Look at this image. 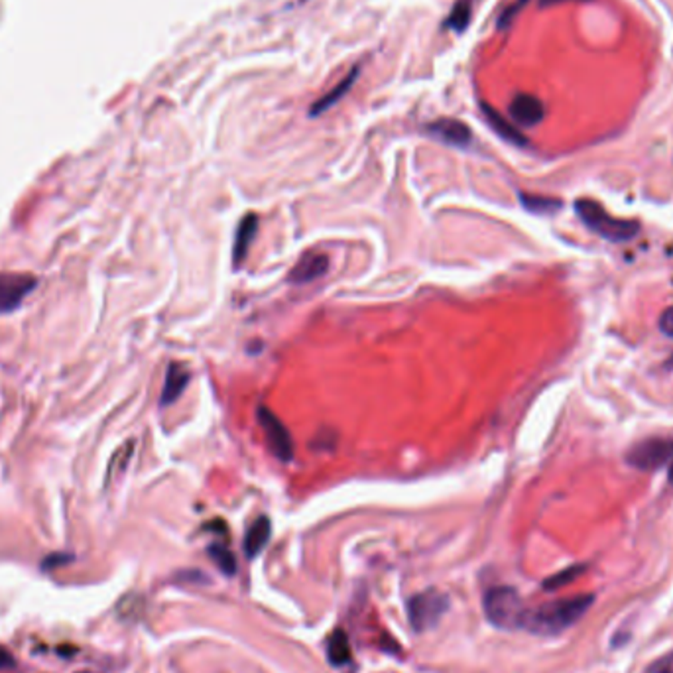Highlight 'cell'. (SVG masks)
<instances>
[{"instance_id":"cell-3","label":"cell","mask_w":673,"mask_h":673,"mask_svg":"<svg viewBox=\"0 0 673 673\" xmlns=\"http://www.w3.org/2000/svg\"><path fill=\"white\" fill-rule=\"evenodd\" d=\"M483 608L487 621L500 630L523 628L528 616V608L522 596L512 587H493L485 593Z\"/></svg>"},{"instance_id":"cell-24","label":"cell","mask_w":673,"mask_h":673,"mask_svg":"<svg viewBox=\"0 0 673 673\" xmlns=\"http://www.w3.org/2000/svg\"><path fill=\"white\" fill-rule=\"evenodd\" d=\"M14 666V656L6 648L0 646V669H8Z\"/></svg>"},{"instance_id":"cell-23","label":"cell","mask_w":673,"mask_h":673,"mask_svg":"<svg viewBox=\"0 0 673 673\" xmlns=\"http://www.w3.org/2000/svg\"><path fill=\"white\" fill-rule=\"evenodd\" d=\"M658 327L661 333H664L666 337L673 339V305L664 309V314L659 315V322H658Z\"/></svg>"},{"instance_id":"cell-12","label":"cell","mask_w":673,"mask_h":673,"mask_svg":"<svg viewBox=\"0 0 673 673\" xmlns=\"http://www.w3.org/2000/svg\"><path fill=\"white\" fill-rule=\"evenodd\" d=\"M189 380H191V372L184 365L172 362V365L168 367V372H166L164 390H162V405L174 404L181 396V394L186 392Z\"/></svg>"},{"instance_id":"cell-16","label":"cell","mask_w":673,"mask_h":673,"mask_svg":"<svg viewBox=\"0 0 673 673\" xmlns=\"http://www.w3.org/2000/svg\"><path fill=\"white\" fill-rule=\"evenodd\" d=\"M327 658L333 666H345L347 661L350 659V646H349V640L347 636L341 632H335L333 638L329 640L327 644Z\"/></svg>"},{"instance_id":"cell-1","label":"cell","mask_w":673,"mask_h":673,"mask_svg":"<svg viewBox=\"0 0 673 673\" xmlns=\"http://www.w3.org/2000/svg\"><path fill=\"white\" fill-rule=\"evenodd\" d=\"M593 595H577L569 598H558L528 611L523 628L538 636H558L577 624L593 606Z\"/></svg>"},{"instance_id":"cell-11","label":"cell","mask_w":673,"mask_h":673,"mask_svg":"<svg viewBox=\"0 0 673 673\" xmlns=\"http://www.w3.org/2000/svg\"><path fill=\"white\" fill-rule=\"evenodd\" d=\"M256 231H259V217H256L254 213H249V215H244L241 219L237 237H234V247H232L234 268H239V266L244 262V259H247L250 244L256 237Z\"/></svg>"},{"instance_id":"cell-9","label":"cell","mask_w":673,"mask_h":673,"mask_svg":"<svg viewBox=\"0 0 673 673\" xmlns=\"http://www.w3.org/2000/svg\"><path fill=\"white\" fill-rule=\"evenodd\" d=\"M329 270V256L327 254H319V252H309L304 259H299V262L290 270V276L287 280L292 284H309L317 280V277L325 276Z\"/></svg>"},{"instance_id":"cell-25","label":"cell","mask_w":673,"mask_h":673,"mask_svg":"<svg viewBox=\"0 0 673 673\" xmlns=\"http://www.w3.org/2000/svg\"><path fill=\"white\" fill-rule=\"evenodd\" d=\"M561 3H589V0H540L541 6H553Z\"/></svg>"},{"instance_id":"cell-17","label":"cell","mask_w":673,"mask_h":673,"mask_svg":"<svg viewBox=\"0 0 673 673\" xmlns=\"http://www.w3.org/2000/svg\"><path fill=\"white\" fill-rule=\"evenodd\" d=\"M522 205L526 207L530 213H555L561 207L559 199L546 197V196H530V194H520Z\"/></svg>"},{"instance_id":"cell-10","label":"cell","mask_w":673,"mask_h":673,"mask_svg":"<svg viewBox=\"0 0 673 673\" xmlns=\"http://www.w3.org/2000/svg\"><path fill=\"white\" fill-rule=\"evenodd\" d=\"M510 116L522 126H536L546 116L543 103L528 93H520L510 103Z\"/></svg>"},{"instance_id":"cell-4","label":"cell","mask_w":673,"mask_h":673,"mask_svg":"<svg viewBox=\"0 0 673 673\" xmlns=\"http://www.w3.org/2000/svg\"><path fill=\"white\" fill-rule=\"evenodd\" d=\"M449 608V596L441 591H423L414 595L408 603V621L414 632H425L441 621Z\"/></svg>"},{"instance_id":"cell-15","label":"cell","mask_w":673,"mask_h":673,"mask_svg":"<svg viewBox=\"0 0 673 673\" xmlns=\"http://www.w3.org/2000/svg\"><path fill=\"white\" fill-rule=\"evenodd\" d=\"M359 73H360V68H355V69H352V71L347 75V77L337 85V87H333V89H331V91L325 95V97H322V99H319L317 103H314V106H312V111H309V114H312V116L322 114V113L329 111L331 106H333L335 103H339L341 99H343L345 95H347V91L350 89V85L357 81Z\"/></svg>"},{"instance_id":"cell-2","label":"cell","mask_w":673,"mask_h":673,"mask_svg":"<svg viewBox=\"0 0 673 673\" xmlns=\"http://www.w3.org/2000/svg\"><path fill=\"white\" fill-rule=\"evenodd\" d=\"M575 211L587 227L596 232L598 237L611 242H628L638 237L640 232L638 221H626L608 215L601 203H596L593 199H577Z\"/></svg>"},{"instance_id":"cell-19","label":"cell","mask_w":673,"mask_h":673,"mask_svg":"<svg viewBox=\"0 0 673 673\" xmlns=\"http://www.w3.org/2000/svg\"><path fill=\"white\" fill-rule=\"evenodd\" d=\"M209 558L215 561V565L224 575L237 573V559H234L232 551L224 546H219V543H213V546H209Z\"/></svg>"},{"instance_id":"cell-20","label":"cell","mask_w":673,"mask_h":673,"mask_svg":"<svg viewBox=\"0 0 673 673\" xmlns=\"http://www.w3.org/2000/svg\"><path fill=\"white\" fill-rule=\"evenodd\" d=\"M583 571H585L583 565H571V568L563 569V571H559V573H555L553 577H550V579H548L546 583H543V587H546L548 591L561 589L563 585H568V583L575 581L577 577H579Z\"/></svg>"},{"instance_id":"cell-5","label":"cell","mask_w":673,"mask_h":673,"mask_svg":"<svg viewBox=\"0 0 673 673\" xmlns=\"http://www.w3.org/2000/svg\"><path fill=\"white\" fill-rule=\"evenodd\" d=\"M673 461V437H651L626 453V463L638 471H656Z\"/></svg>"},{"instance_id":"cell-13","label":"cell","mask_w":673,"mask_h":673,"mask_svg":"<svg viewBox=\"0 0 673 673\" xmlns=\"http://www.w3.org/2000/svg\"><path fill=\"white\" fill-rule=\"evenodd\" d=\"M483 114L487 123L493 126V131L500 136L505 138L506 142L510 144H516V146H526L528 144V138L523 136L518 128L514 124H510L505 116H502L498 111H495L493 106H488L487 103H483Z\"/></svg>"},{"instance_id":"cell-21","label":"cell","mask_w":673,"mask_h":673,"mask_svg":"<svg viewBox=\"0 0 673 673\" xmlns=\"http://www.w3.org/2000/svg\"><path fill=\"white\" fill-rule=\"evenodd\" d=\"M646 673H673V650L668 651L666 656L658 658L654 664H650Z\"/></svg>"},{"instance_id":"cell-22","label":"cell","mask_w":673,"mask_h":673,"mask_svg":"<svg viewBox=\"0 0 673 673\" xmlns=\"http://www.w3.org/2000/svg\"><path fill=\"white\" fill-rule=\"evenodd\" d=\"M526 3H528V0H518L516 5H512L510 8H506L505 13H502V16L498 18V30H505V28L512 23V20H514L516 13H520V8H522L523 5H526Z\"/></svg>"},{"instance_id":"cell-7","label":"cell","mask_w":673,"mask_h":673,"mask_svg":"<svg viewBox=\"0 0 673 673\" xmlns=\"http://www.w3.org/2000/svg\"><path fill=\"white\" fill-rule=\"evenodd\" d=\"M38 286L30 274H0V315L14 312Z\"/></svg>"},{"instance_id":"cell-6","label":"cell","mask_w":673,"mask_h":673,"mask_svg":"<svg viewBox=\"0 0 673 673\" xmlns=\"http://www.w3.org/2000/svg\"><path fill=\"white\" fill-rule=\"evenodd\" d=\"M256 420H259L260 427L264 430L270 451L280 459L282 463H292L296 447L292 433L287 432V427L282 423V420L277 418L272 410L266 408V405H259V408H256Z\"/></svg>"},{"instance_id":"cell-26","label":"cell","mask_w":673,"mask_h":673,"mask_svg":"<svg viewBox=\"0 0 673 673\" xmlns=\"http://www.w3.org/2000/svg\"><path fill=\"white\" fill-rule=\"evenodd\" d=\"M668 478H669V483L673 485V461H671V465H669V473H668Z\"/></svg>"},{"instance_id":"cell-18","label":"cell","mask_w":673,"mask_h":673,"mask_svg":"<svg viewBox=\"0 0 673 673\" xmlns=\"http://www.w3.org/2000/svg\"><path fill=\"white\" fill-rule=\"evenodd\" d=\"M468 23H471V3L468 0H459L453 6L451 14L445 20V26L455 32H465Z\"/></svg>"},{"instance_id":"cell-8","label":"cell","mask_w":673,"mask_h":673,"mask_svg":"<svg viewBox=\"0 0 673 673\" xmlns=\"http://www.w3.org/2000/svg\"><path fill=\"white\" fill-rule=\"evenodd\" d=\"M425 131L430 136L437 138L449 146H457V148H467L473 142V134L471 128H468L465 123L455 121V119H441L430 123L425 126Z\"/></svg>"},{"instance_id":"cell-27","label":"cell","mask_w":673,"mask_h":673,"mask_svg":"<svg viewBox=\"0 0 673 673\" xmlns=\"http://www.w3.org/2000/svg\"><path fill=\"white\" fill-rule=\"evenodd\" d=\"M77 673H89V671H77Z\"/></svg>"},{"instance_id":"cell-14","label":"cell","mask_w":673,"mask_h":673,"mask_svg":"<svg viewBox=\"0 0 673 673\" xmlns=\"http://www.w3.org/2000/svg\"><path fill=\"white\" fill-rule=\"evenodd\" d=\"M270 536H272V523L266 516H260L249 528L247 536H244V553H247V558L249 559L256 558V555L266 548V543L270 541Z\"/></svg>"}]
</instances>
